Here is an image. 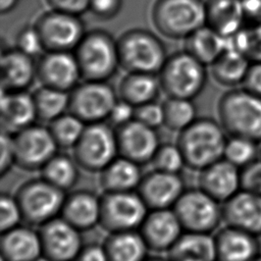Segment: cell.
Segmentation results:
<instances>
[{"label": "cell", "instance_id": "1f68e13d", "mask_svg": "<svg viewBox=\"0 0 261 261\" xmlns=\"http://www.w3.org/2000/svg\"><path fill=\"white\" fill-rule=\"evenodd\" d=\"M251 61L243 53L225 49L210 65L213 79L224 87L234 88L243 85Z\"/></svg>", "mask_w": 261, "mask_h": 261}, {"label": "cell", "instance_id": "4dcf8cb0", "mask_svg": "<svg viewBox=\"0 0 261 261\" xmlns=\"http://www.w3.org/2000/svg\"><path fill=\"white\" fill-rule=\"evenodd\" d=\"M225 49V37L207 24L185 39L184 50L205 65H211Z\"/></svg>", "mask_w": 261, "mask_h": 261}, {"label": "cell", "instance_id": "6da1fadb", "mask_svg": "<svg viewBox=\"0 0 261 261\" xmlns=\"http://www.w3.org/2000/svg\"><path fill=\"white\" fill-rule=\"evenodd\" d=\"M227 134L219 121L211 117H198L178 133V146L186 166L202 170L223 158Z\"/></svg>", "mask_w": 261, "mask_h": 261}, {"label": "cell", "instance_id": "836d02e7", "mask_svg": "<svg viewBox=\"0 0 261 261\" xmlns=\"http://www.w3.org/2000/svg\"><path fill=\"white\" fill-rule=\"evenodd\" d=\"M33 98L38 119L51 122L68 112L69 93L67 92L41 86L34 91Z\"/></svg>", "mask_w": 261, "mask_h": 261}, {"label": "cell", "instance_id": "8992f818", "mask_svg": "<svg viewBox=\"0 0 261 261\" xmlns=\"http://www.w3.org/2000/svg\"><path fill=\"white\" fill-rule=\"evenodd\" d=\"M158 77L167 97L193 100L206 86L207 70L205 64L182 50L167 57Z\"/></svg>", "mask_w": 261, "mask_h": 261}, {"label": "cell", "instance_id": "cb8c5ba5", "mask_svg": "<svg viewBox=\"0 0 261 261\" xmlns=\"http://www.w3.org/2000/svg\"><path fill=\"white\" fill-rule=\"evenodd\" d=\"M3 261H38L43 258L39 231L17 225L2 232L0 240Z\"/></svg>", "mask_w": 261, "mask_h": 261}, {"label": "cell", "instance_id": "ab89813d", "mask_svg": "<svg viewBox=\"0 0 261 261\" xmlns=\"http://www.w3.org/2000/svg\"><path fill=\"white\" fill-rule=\"evenodd\" d=\"M15 48L21 52L36 57L45 52L40 34L35 25H29L20 30L15 39Z\"/></svg>", "mask_w": 261, "mask_h": 261}, {"label": "cell", "instance_id": "4316f807", "mask_svg": "<svg viewBox=\"0 0 261 261\" xmlns=\"http://www.w3.org/2000/svg\"><path fill=\"white\" fill-rule=\"evenodd\" d=\"M168 261H216L215 241L211 233L182 232L167 251Z\"/></svg>", "mask_w": 261, "mask_h": 261}, {"label": "cell", "instance_id": "c3c4849f", "mask_svg": "<svg viewBox=\"0 0 261 261\" xmlns=\"http://www.w3.org/2000/svg\"><path fill=\"white\" fill-rule=\"evenodd\" d=\"M242 86L249 92L261 97V61L251 62Z\"/></svg>", "mask_w": 261, "mask_h": 261}, {"label": "cell", "instance_id": "4fadbf2b", "mask_svg": "<svg viewBox=\"0 0 261 261\" xmlns=\"http://www.w3.org/2000/svg\"><path fill=\"white\" fill-rule=\"evenodd\" d=\"M13 136L15 164L25 170H41L57 154L58 146L49 127L32 124Z\"/></svg>", "mask_w": 261, "mask_h": 261}, {"label": "cell", "instance_id": "2e32d148", "mask_svg": "<svg viewBox=\"0 0 261 261\" xmlns=\"http://www.w3.org/2000/svg\"><path fill=\"white\" fill-rule=\"evenodd\" d=\"M115 133L118 154L139 165L151 162L160 146L156 129L137 119L117 126Z\"/></svg>", "mask_w": 261, "mask_h": 261}, {"label": "cell", "instance_id": "7c38bea8", "mask_svg": "<svg viewBox=\"0 0 261 261\" xmlns=\"http://www.w3.org/2000/svg\"><path fill=\"white\" fill-rule=\"evenodd\" d=\"M45 51L73 52L85 36V23L81 15L50 9L42 13L35 24Z\"/></svg>", "mask_w": 261, "mask_h": 261}, {"label": "cell", "instance_id": "f35d334b", "mask_svg": "<svg viewBox=\"0 0 261 261\" xmlns=\"http://www.w3.org/2000/svg\"><path fill=\"white\" fill-rule=\"evenodd\" d=\"M151 163L155 170L178 173L186 165L182 154L176 144H160Z\"/></svg>", "mask_w": 261, "mask_h": 261}, {"label": "cell", "instance_id": "f6af8a7d", "mask_svg": "<svg viewBox=\"0 0 261 261\" xmlns=\"http://www.w3.org/2000/svg\"><path fill=\"white\" fill-rule=\"evenodd\" d=\"M0 172L1 175L5 174L10 167L15 164V154H14V145H13V136L12 134L2 130L0 137Z\"/></svg>", "mask_w": 261, "mask_h": 261}, {"label": "cell", "instance_id": "9a60e30c", "mask_svg": "<svg viewBox=\"0 0 261 261\" xmlns=\"http://www.w3.org/2000/svg\"><path fill=\"white\" fill-rule=\"evenodd\" d=\"M37 79L41 86L69 93L82 79L73 52L45 51L37 62Z\"/></svg>", "mask_w": 261, "mask_h": 261}, {"label": "cell", "instance_id": "f546056e", "mask_svg": "<svg viewBox=\"0 0 261 261\" xmlns=\"http://www.w3.org/2000/svg\"><path fill=\"white\" fill-rule=\"evenodd\" d=\"M103 247L108 261H145L149 250L137 230L111 232Z\"/></svg>", "mask_w": 261, "mask_h": 261}, {"label": "cell", "instance_id": "5b68a950", "mask_svg": "<svg viewBox=\"0 0 261 261\" xmlns=\"http://www.w3.org/2000/svg\"><path fill=\"white\" fill-rule=\"evenodd\" d=\"M151 18L160 35L185 40L206 24V0H156Z\"/></svg>", "mask_w": 261, "mask_h": 261}, {"label": "cell", "instance_id": "d590c367", "mask_svg": "<svg viewBox=\"0 0 261 261\" xmlns=\"http://www.w3.org/2000/svg\"><path fill=\"white\" fill-rule=\"evenodd\" d=\"M164 124L167 128L181 132L192 124L197 117V108L191 99L169 98L162 103Z\"/></svg>", "mask_w": 261, "mask_h": 261}, {"label": "cell", "instance_id": "30bf717a", "mask_svg": "<svg viewBox=\"0 0 261 261\" xmlns=\"http://www.w3.org/2000/svg\"><path fill=\"white\" fill-rule=\"evenodd\" d=\"M118 98L117 91L106 81H83L69 92L68 112L86 124L104 122Z\"/></svg>", "mask_w": 261, "mask_h": 261}, {"label": "cell", "instance_id": "d4e9b609", "mask_svg": "<svg viewBox=\"0 0 261 261\" xmlns=\"http://www.w3.org/2000/svg\"><path fill=\"white\" fill-rule=\"evenodd\" d=\"M100 213L101 198L90 191L80 190L65 197L60 217L81 231L100 223Z\"/></svg>", "mask_w": 261, "mask_h": 261}, {"label": "cell", "instance_id": "ac0fdd59", "mask_svg": "<svg viewBox=\"0 0 261 261\" xmlns=\"http://www.w3.org/2000/svg\"><path fill=\"white\" fill-rule=\"evenodd\" d=\"M222 221L226 225L261 236V196L241 189L221 204Z\"/></svg>", "mask_w": 261, "mask_h": 261}, {"label": "cell", "instance_id": "8fae6325", "mask_svg": "<svg viewBox=\"0 0 261 261\" xmlns=\"http://www.w3.org/2000/svg\"><path fill=\"white\" fill-rule=\"evenodd\" d=\"M148 212V207L134 191L105 192L101 198L99 224L110 233L137 230Z\"/></svg>", "mask_w": 261, "mask_h": 261}, {"label": "cell", "instance_id": "7bdbcfd3", "mask_svg": "<svg viewBox=\"0 0 261 261\" xmlns=\"http://www.w3.org/2000/svg\"><path fill=\"white\" fill-rule=\"evenodd\" d=\"M123 0H90L89 11L96 17L109 20L119 14Z\"/></svg>", "mask_w": 261, "mask_h": 261}, {"label": "cell", "instance_id": "ee69618b", "mask_svg": "<svg viewBox=\"0 0 261 261\" xmlns=\"http://www.w3.org/2000/svg\"><path fill=\"white\" fill-rule=\"evenodd\" d=\"M242 188L261 196V159L241 169Z\"/></svg>", "mask_w": 261, "mask_h": 261}, {"label": "cell", "instance_id": "74e56055", "mask_svg": "<svg viewBox=\"0 0 261 261\" xmlns=\"http://www.w3.org/2000/svg\"><path fill=\"white\" fill-rule=\"evenodd\" d=\"M259 144V142L249 138L228 136L224 147L223 158L240 169H243L260 158Z\"/></svg>", "mask_w": 261, "mask_h": 261}, {"label": "cell", "instance_id": "d6986e66", "mask_svg": "<svg viewBox=\"0 0 261 261\" xmlns=\"http://www.w3.org/2000/svg\"><path fill=\"white\" fill-rule=\"evenodd\" d=\"M182 230L172 209H158L148 212L139 232L149 250L167 252L181 236Z\"/></svg>", "mask_w": 261, "mask_h": 261}, {"label": "cell", "instance_id": "11a10c76", "mask_svg": "<svg viewBox=\"0 0 261 261\" xmlns=\"http://www.w3.org/2000/svg\"><path fill=\"white\" fill-rule=\"evenodd\" d=\"M38 261H47V260H46V259H44V258H41V259H40V260H38Z\"/></svg>", "mask_w": 261, "mask_h": 261}, {"label": "cell", "instance_id": "f907efd6", "mask_svg": "<svg viewBox=\"0 0 261 261\" xmlns=\"http://www.w3.org/2000/svg\"><path fill=\"white\" fill-rule=\"evenodd\" d=\"M247 23H261V0H242Z\"/></svg>", "mask_w": 261, "mask_h": 261}, {"label": "cell", "instance_id": "816d5d0a", "mask_svg": "<svg viewBox=\"0 0 261 261\" xmlns=\"http://www.w3.org/2000/svg\"><path fill=\"white\" fill-rule=\"evenodd\" d=\"M18 1L19 0H0V12L2 14L10 12L17 6Z\"/></svg>", "mask_w": 261, "mask_h": 261}, {"label": "cell", "instance_id": "e0dca14e", "mask_svg": "<svg viewBox=\"0 0 261 261\" xmlns=\"http://www.w3.org/2000/svg\"><path fill=\"white\" fill-rule=\"evenodd\" d=\"M184 191V182L178 173L153 169L142 177L137 193L148 209L158 210L172 209Z\"/></svg>", "mask_w": 261, "mask_h": 261}, {"label": "cell", "instance_id": "681fc988", "mask_svg": "<svg viewBox=\"0 0 261 261\" xmlns=\"http://www.w3.org/2000/svg\"><path fill=\"white\" fill-rule=\"evenodd\" d=\"M75 261H108V258L103 245L93 244L83 247Z\"/></svg>", "mask_w": 261, "mask_h": 261}, {"label": "cell", "instance_id": "e575fe53", "mask_svg": "<svg viewBox=\"0 0 261 261\" xmlns=\"http://www.w3.org/2000/svg\"><path fill=\"white\" fill-rule=\"evenodd\" d=\"M225 41L226 49L243 53L251 62L261 61V23H247Z\"/></svg>", "mask_w": 261, "mask_h": 261}, {"label": "cell", "instance_id": "9f6ffc18", "mask_svg": "<svg viewBox=\"0 0 261 261\" xmlns=\"http://www.w3.org/2000/svg\"><path fill=\"white\" fill-rule=\"evenodd\" d=\"M260 159H261V146H260Z\"/></svg>", "mask_w": 261, "mask_h": 261}, {"label": "cell", "instance_id": "44dd1931", "mask_svg": "<svg viewBox=\"0 0 261 261\" xmlns=\"http://www.w3.org/2000/svg\"><path fill=\"white\" fill-rule=\"evenodd\" d=\"M33 94L27 91H3L0 99V119L2 130L15 134L37 119Z\"/></svg>", "mask_w": 261, "mask_h": 261}, {"label": "cell", "instance_id": "bcb514c9", "mask_svg": "<svg viewBox=\"0 0 261 261\" xmlns=\"http://www.w3.org/2000/svg\"><path fill=\"white\" fill-rule=\"evenodd\" d=\"M135 113L136 107L134 105L118 98L110 112L108 119L117 127L135 119Z\"/></svg>", "mask_w": 261, "mask_h": 261}, {"label": "cell", "instance_id": "52a82bcc", "mask_svg": "<svg viewBox=\"0 0 261 261\" xmlns=\"http://www.w3.org/2000/svg\"><path fill=\"white\" fill-rule=\"evenodd\" d=\"M65 197L63 191L43 177L24 182L15 195L22 220L30 225L39 226L60 214Z\"/></svg>", "mask_w": 261, "mask_h": 261}, {"label": "cell", "instance_id": "ffe728a7", "mask_svg": "<svg viewBox=\"0 0 261 261\" xmlns=\"http://www.w3.org/2000/svg\"><path fill=\"white\" fill-rule=\"evenodd\" d=\"M198 182L202 191L222 204L241 190V169L222 158L200 170Z\"/></svg>", "mask_w": 261, "mask_h": 261}, {"label": "cell", "instance_id": "7dc6e473", "mask_svg": "<svg viewBox=\"0 0 261 261\" xmlns=\"http://www.w3.org/2000/svg\"><path fill=\"white\" fill-rule=\"evenodd\" d=\"M50 9L60 10L76 15L89 11L90 0H45Z\"/></svg>", "mask_w": 261, "mask_h": 261}, {"label": "cell", "instance_id": "83f0119b", "mask_svg": "<svg viewBox=\"0 0 261 261\" xmlns=\"http://www.w3.org/2000/svg\"><path fill=\"white\" fill-rule=\"evenodd\" d=\"M161 90L158 74L146 72H127L118 86L120 99L135 107L156 101Z\"/></svg>", "mask_w": 261, "mask_h": 261}, {"label": "cell", "instance_id": "603a6c76", "mask_svg": "<svg viewBox=\"0 0 261 261\" xmlns=\"http://www.w3.org/2000/svg\"><path fill=\"white\" fill-rule=\"evenodd\" d=\"M0 72L1 90L27 91L37 79V63L34 57L10 48L2 52Z\"/></svg>", "mask_w": 261, "mask_h": 261}, {"label": "cell", "instance_id": "db71d44e", "mask_svg": "<svg viewBox=\"0 0 261 261\" xmlns=\"http://www.w3.org/2000/svg\"><path fill=\"white\" fill-rule=\"evenodd\" d=\"M251 261H261V253L258 255V256H256L253 260H251Z\"/></svg>", "mask_w": 261, "mask_h": 261}, {"label": "cell", "instance_id": "f5cc1de1", "mask_svg": "<svg viewBox=\"0 0 261 261\" xmlns=\"http://www.w3.org/2000/svg\"><path fill=\"white\" fill-rule=\"evenodd\" d=\"M145 261H168V259H163V258H156V257H152V258H147Z\"/></svg>", "mask_w": 261, "mask_h": 261}, {"label": "cell", "instance_id": "5bb4252c", "mask_svg": "<svg viewBox=\"0 0 261 261\" xmlns=\"http://www.w3.org/2000/svg\"><path fill=\"white\" fill-rule=\"evenodd\" d=\"M43 258L47 261H73L83 249L80 230L56 217L40 226Z\"/></svg>", "mask_w": 261, "mask_h": 261}, {"label": "cell", "instance_id": "b9f144b4", "mask_svg": "<svg viewBox=\"0 0 261 261\" xmlns=\"http://www.w3.org/2000/svg\"><path fill=\"white\" fill-rule=\"evenodd\" d=\"M135 119L156 129L160 125L164 124L162 104H158L156 101H153L136 107Z\"/></svg>", "mask_w": 261, "mask_h": 261}, {"label": "cell", "instance_id": "3957f363", "mask_svg": "<svg viewBox=\"0 0 261 261\" xmlns=\"http://www.w3.org/2000/svg\"><path fill=\"white\" fill-rule=\"evenodd\" d=\"M84 81H108L120 66L117 40L101 29L87 32L73 50Z\"/></svg>", "mask_w": 261, "mask_h": 261}, {"label": "cell", "instance_id": "8d00e7d4", "mask_svg": "<svg viewBox=\"0 0 261 261\" xmlns=\"http://www.w3.org/2000/svg\"><path fill=\"white\" fill-rule=\"evenodd\" d=\"M86 123L77 116L66 112L49 122L50 133L59 148H73L80 140Z\"/></svg>", "mask_w": 261, "mask_h": 261}, {"label": "cell", "instance_id": "f1b7e54d", "mask_svg": "<svg viewBox=\"0 0 261 261\" xmlns=\"http://www.w3.org/2000/svg\"><path fill=\"white\" fill-rule=\"evenodd\" d=\"M142 177L140 165L120 156L100 172V184L105 192H132L138 189Z\"/></svg>", "mask_w": 261, "mask_h": 261}, {"label": "cell", "instance_id": "484cf974", "mask_svg": "<svg viewBox=\"0 0 261 261\" xmlns=\"http://www.w3.org/2000/svg\"><path fill=\"white\" fill-rule=\"evenodd\" d=\"M206 24L228 37L247 24L242 0H206Z\"/></svg>", "mask_w": 261, "mask_h": 261}, {"label": "cell", "instance_id": "60d3db41", "mask_svg": "<svg viewBox=\"0 0 261 261\" xmlns=\"http://www.w3.org/2000/svg\"><path fill=\"white\" fill-rule=\"evenodd\" d=\"M22 214L15 197L3 194L0 199V228L1 232L19 225Z\"/></svg>", "mask_w": 261, "mask_h": 261}, {"label": "cell", "instance_id": "d6a6232c", "mask_svg": "<svg viewBox=\"0 0 261 261\" xmlns=\"http://www.w3.org/2000/svg\"><path fill=\"white\" fill-rule=\"evenodd\" d=\"M79 168L80 166L73 157L57 153L44 165L41 171L44 179L65 192L76 184Z\"/></svg>", "mask_w": 261, "mask_h": 261}, {"label": "cell", "instance_id": "277c9868", "mask_svg": "<svg viewBox=\"0 0 261 261\" xmlns=\"http://www.w3.org/2000/svg\"><path fill=\"white\" fill-rule=\"evenodd\" d=\"M119 63L126 72L158 74L168 55L164 43L145 29H130L118 39Z\"/></svg>", "mask_w": 261, "mask_h": 261}, {"label": "cell", "instance_id": "9c48e42d", "mask_svg": "<svg viewBox=\"0 0 261 261\" xmlns=\"http://www.w3.org/2000/svg\"><path fill=\"white\" fill-rule=\"evenodd\" d=\"M172 210L185 231L212 233L222 221L221 203L200 188L184 191Z\"/></svg>", "mask_w": 261, "mask_h": 261}, {"label": "cell", "instance_id": "ba28073f", "mask_svg": "<svg viewBox=\"0 0 261 261\" xmlns=\"http://www.w3.org/2000/svg\"><path fill=\"white\" fill-rule=\"evenodd\" d=\"M115 129L105 122L87 124L72 148V157L87 171L101 172L117 156Z\"/></svg>", "mask_w": 261, "mask_h": 261}, {"label": "cell", "instance_id": "7402d4cb", "mask_svg": "<svg viewBox=\"0 0 261 261\" xmlns=\"http://www.w3.org/2000/svg\"><path fill=\"white\" fill-rule=\"evenodd\" d=\"M214 241L216 261H251L261 253L258 237L237 227L226 225Z\"/></svg>", "mask_w": 261, "mask_h": 261}, {"label": "cell", "instance_id": "7a4b0ae2", "mask_svg": "<svg viewBox=\"0 0 261 261\" xmlns=\"http://www.w3.org/2000/svg\"><path fill=\"white\" fill-rule=\"evenodd\" d=\"M217 112L227 136L261 143V97L245 88H233L220 97Z\"/></svg>", "mask_w": 261, "mask_h": 261}]
</instances>
